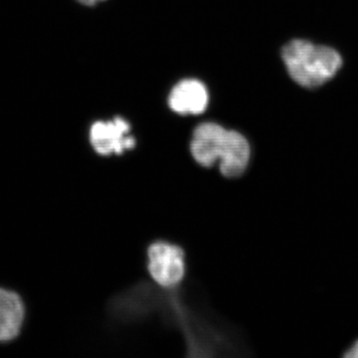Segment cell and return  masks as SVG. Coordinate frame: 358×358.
<instances>
[{
	"label": "cell",
	"mask_w": 358,
	"mask_h": 358,
	"mask_svg": "<svg viewBox=\"0 0 358 358\" xmlns=\"http://www.w3.org/2000/svg\"><path fill=\"white\" fill-rule=\"evenodd\" d=\"M190 150L199 166L210 169L219 162L220 173L228 179L241 176L251 157L248 141L241 134L215 122H204L195 129Z\"/></svg>",
	"instance_id": "cell-1"
},
{
	"label": "cell",
	"mask_w": 358,
	"mask_h": 358,
	"mask_svg": "<svg viewBox=\"0 0 358 358\" xmlns=\"http://www.w3.org/2000/svg\"><path fill=\"white\" fill-rule=\"evenodd\" d=\"M282 58L292 79L306 88L326 83L343 65L341 55L334 49L301 39L287 44Z\"/></svg>",
	"instance_id": "cell-2"
},
{
	"label": "cell",
	"mask_w": 358,
	"mask_h": 358,
	"mask_svg": "<svg viewBox=\"0 0 358 358\" xmlns=\"http://www.w3.org/2000/svg\"><path fill=\"white\" fill-rule=\"evenodd\" d=\"M185 252L176 245L155 242L148 249V271L164 288L176 286L185 274Z\"/></svg>",
	"instance_id": "cell-3"
},
{
	"label": "cell",
	"mask_w": 358,
	"mask_h": 358,
	"mask_svg": "<svg viewBox=\"0 0 358 358\" xmlns=\"http://www.w3.org/2000/svg\"><path fill=\"white\" fill-rule=\"evenodd\" d=\"M129 131L131 126L122 117L110 122H96L90 131V143L99 155H120L136 147V140Z\"/></svg>",
	"instance_id": "cell-4"
},
{
	"label": "cell",
	"mask_w": 358,
	"mask_h": 358,
	"mask_svg": "<svg viewBox=\"0 0 358 358\" xmlns=\"http://www.w3.org/2000/svg\"><path fill=\"white\" fill-rule=\"evenodd\" d=\"M171 109L179 115H199L208 103V93L201 82L183 80L176 85L169 98Z\"/></svg>",
	"instance_id": "cell-5"
},
{
	"label": "cell",
	"mask_w": 358,
	"mask_h": 358,
	"mask_svg": "<svg viewBox=\"0 0 358 358\" xmlns=\"http://www.w3.org/2000/svg\"><path fill=\"white\" fill-rule=\"evenodd\" d=\"M24 306L17 294L0 289V343L13 341L20 333Z\"/></svg>",
	"instance_id": "cell-6"
},
{
	"label": "cell",
	"mask_w": 358,
	"mask_h": 358,
	"mask_svg": "<svg viewBox=\"0 0 358 358\" xmlns=\"http://www.w3.org/2000/svg\"><path fill=\"white\" fill-rule=\"evenodd\" d=\"M345 357L358 358V341L353 345L352 350H348V353L345 355Z\"/></svg>",
	"instance_id": "cell-7"
},
{
	"label": "cell",
	"mask_w": 358,
	"mask_h": 358,
	"mask_svg": "<svg viewBox=\"0 0 358 358\" xmlns=\"http://www.w3.org/2000/svg\"><path fill=\"white\" fill-rule=\"evenodd\" d=\"M80 3L83 4V6H95L96 2L102 1V0H77Z\"/></svg>",
	"instance_id": "cell-8"
}]
</instances>
